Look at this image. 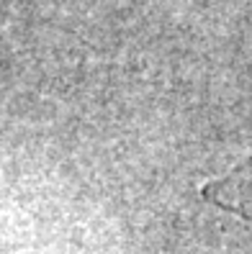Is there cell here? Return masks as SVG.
Instances as JSON below:
<instances>
[{"label":"cell","mask_w":252,"mask_h":254,"mask_svg":"<svg viewBox=\"0 0 252 254\" xmlns=\"http://www.w3.org/2000/svg\"><path fill=\"white\" fill-rule=\"evenodd\" d=\"M203 198L214 205L240 216L252 226V157L234 167L229 175L203 185Z\"/></svg>","instance_id":"cell-1"}]
</instances>
